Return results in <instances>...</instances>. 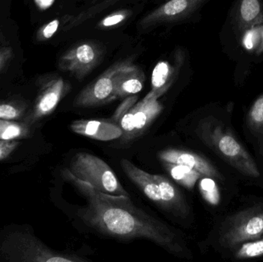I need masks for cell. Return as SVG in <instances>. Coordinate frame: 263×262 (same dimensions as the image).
<instances>
[{"label":"cell","mask_w":263,"mask_h":262,"mask_svg":"<svg viewBox=\"0 0 263 262\" xmlns=\"http://www.w3.org/2000/svg\"><path fill=\"white\" fill-rule=\"evenodd\" d=\"M263 237V198L250 197L222 215L212 243L223 256L242 243Z\"/></svg>","instance_id":"cell-3"},{"label":"cell","mask_w":263,"mask_h":262,"mask_svg":"<svg viewBox=\"0 0 263 262\" xmlns=\"http://www.w3.org/2000/svg\"><path fill=\"white\" fill-rule=\"evenodd\" d=\"M120 166L128 178L143 192L144 195L155 204L162 208L160 189L155 179L154 175L136 167L127 159H122Z\"/></svg>","instance_id":"cell-13"},{"label":"cell","mask_w":263,"mask_h":262,"mask_svg":"<svg viewBox=\"0 0 263 262\" xmlns=\"http://www.w3.org/2000/svg\"><path fill=\"white\" fill-rule=\"evenodd\" d=\"M35 3L40 7L43 8V9H46V8H48L52 5V3H53V0H35Z\"/></svg>","instance_id":"cell-28"},{"label":"cell","mask_w":263,"mask_h":262,"mask_svg":"<svg viewBox=\"0 0 263 262\" xmlns=\"http://www.w3.org/2000/svg\"><path fill=\"white\" fill-rule=\"evenodd\" d=\"M69 128L77 135L98 141H112L121 138L123 135L121 127L114 120H75L71 123Z\"/></svg>","instance_id":"cell-12"},{"label":"cell","mask_w":263,"mask_h":262,"mask_svg":"<svg viewBox=\"0 0 263 262\" xmlns=\"http://www.w3.org/2000/svg\"><path fill=\"white\" fill-rule=\"evenodd\" d=\"M160 94L150 92L142 101L132 106L123 115L119 125L123 131L121 142L124 144L143 135L162 112L163 106L158 98Z\"/></svg>","instance_id":"cell-6"},{"label":"cell","mask_w":263,"mask_h":262,"mask_svg":"<svg viewBox=\"0 0 263 262\" xmlns=\"http://www.w3.org/2000/svg\"><path fill=\"white\" fill-rule=\"evenodd\" d=\"M130 14L131 12L129 10L118 11V12H114L103 18L99 23L98 26L101 28H108L116 26V25L120 24L122 22L124 21Z\"/></svg>","instance_id":"cell-24"},{"label":"cell","mask_w":263,"mask_h":262,"mask_svg":"<svg viewBox=\"0 0 263 262\" xmlns=\"http://www.w3.org/2000/svg\"><path fill=\"white\" fill-rule=\"evenodd\" d=\"M17 140H0V161L6 159L18 147Z\"/></svg>","instance_id":"cell-25"},{"label":"cell","mask_w":263,"mask_h":262,"mask_svg":"<svg viewBox=\"0 0 263 262\" xmlns=\"http://www.w3.org/2000/svg\"><path fill=\"white\" fill-rule=\"evenodd\" d=\"M144 78L137 68L132 66L119 75L116 84V98H124L139 93L143 88Z\"/></svg>","instance_id":"cell-16"},{"label":"cell","mask_w":263,"mask_h":262,"mask_svg":"<svg viewBox=\"0 0 263 262\" xmlns=\"http://www.w3.org/2000/svg\"><path fill=\"white\" fill-rule=\"evenodd\" d=\"M60 21L58 18L42 26L36 32V40L44 42L52 38L60 27Z\"/></svg>","instance_id":"cell-23"},{"label":"cell","mask_w":263,"mask_h":262,"mask_svg":"<svg viewBox=\"0 0 263 262\" xmlns=\"http://www.w3.org/2000/svg\"><path fill=\"white\" fill-rule=\"evenodd\" d=\"M236 28L240 32L252 29L263 21L262 0H238L234 15Z\"/></svg>","instance_id":"cell-15"},{"label":"cell","mask_w":263,"mask_h":262,"mask_svg":"<svg viewBox=\"0 0 263 262\" xmlns=\"http://www.w3.org/2000/svg\"><path fill=\"white\" fill-rule=\"evenodd\" d=\"M170 75V65L166 62L158 63L152 76V92L162 95L168 89Z\"/></svg>","instance_id":"cell-22"},{"label":"cell","mask_w":263,"mask_h":262,"mask_svg":"<svg viewBox=\"0 0 263 262\" xmlns=\"http://www.w3.org/2000/svg\"><path fill=\"white\" fill-rule=\"evenodd\" d=\"M63 177L78 189L86 206L79 211L82 221L103 235L122 240L146 239L167 252H183L182 241L170 226L136 207L129 196H117L97 190L76 178L68 169Z\"/></svg>","instance_id":"cell-1"},{"label":"cell","mask_w":263,"mask_h":262,"mask_svg":"<svg viewBox=\"0 0 263 262\" xmlns=\"http://www.w3.org/2000/svg\"><path fill=\"white\" fill-rule=\"evenodd\" d=\"M14 50L11 46L0 48V73L14 58Z\"/></svg>","instance_id":"cell-27"},{"label":"cell","mask_w":263,"mask_h":262,"mask_svg":"<svg viewBox=\"0 0 263 262\" xmlns=\"http://www.w3.org/2000/svg\"><path fill=\"white\" fill-rule=\"evenodd\" d=\"M31 126L24 122L0 119V140H16L30 135Z\"/></svg>","instance_id":"cell-19"},{"label":"cell","mask_w":263,"mask_h":262,"mask_svg":"<svg viewBox=\"0 0 263 262\" xmlns=\"http://www.w3.org/2000/svg\"><path fill=\"white\" fill-rule=\"evenodd\" d=\"M38 95L32 109L23 122L29 126L51 115L61 100L67 95L71 86L66 80L57 75H46L37 80Z\"/></svg>","instance_id":"cell-7"},{"label":"cell","mask_w":263,"mask_h":262,"mask_svg":"<svg viewBox=\"0 0 263 262\" xmlns=\"http://www.w3.org/2000/svg\"><path fill=\"white\" fill-rule=\"evenodd\" d=\"M119 1H120V0H103L101 3H98V4L92 6L89 9L80 12L77 16L72 17L71 19H69V23L66 25L65 30L68 31L69 29L77 27V26H80L85 22L98 15L100 12L104 11L105 9H109L112 5L116 4Z\"/></svg>","instance_id":"cell-21"},{"label":"cell","mask_w":263,"mask_h":262,"mask_svg":"<svg viewBox=\"0 0 263 262\" xmlns=\"http://www.w3.org/2000/svg\"><path fill=\"white\" fill-rule=\"evenodd\" d=\"M207 0H168L139 22V27L148 29L161 24L176 23L191 16Z\"/></svg>","instance_id":"cell-10"},{"label":"cell","mask_w":263,"mask_h":262,"mask_svg":"<svg viewBox=\"0 0 263 262\" xmlns=\"http://www.w3.org/2000/svg\"><path fill=\"white\" fill-rule=\"evenodd\" d=\"M27 103L20 100L0 102V119L23 121L29 112Z\"/></svg>","instance_id":"cell-20"},{"label":"cell","mask_w":263,"mask_h":262,"mask_svg":"<svg viewBox=\"0 0 263 262\" xmlns=\"http://www.w3.org/2000/svg\"><path fill=\"white\" fill-rule=\"evenodd\" d=\"M195 134L242 183L263 189V169L235 131L232 104L199 118Z\"/></svg>","instance_id":"cell-2"},{"label":"cell","mask_w":263,"mask_h":262,"mask_svg":"<svg viewBox=\"0 0 263 262\" xmlns=\"http://www.w3.org/2000/svg\"><path fill=\"white\" fill-rule=\"evenodd\" d=\"M160 189L162 208L176 216L185 218L190 213V208L177 187L168 178L154 175Z\"/></svg>","instance_id":"cell-14"},{"label":"cell","mask_w":263,"mask_h":262,"mask_svg":"<svg viewBox=\"0 0 263 262\" xmlns=\"http://www.w3.org/2000/svg\"><path fill=\"white\" fill-rule=\"evenodd\" d=\"M136 100H137V97L136 96H131L126 98V99L119 106L117 111H116L114 116H112V120L118 123V122L120 121V118L123 117V115L130 109L132 106H134Z\"/></svg>","instance_id":"cell-26"},{"label":"cell","mask_w":263,"mask_h":262,"mask_svg":"<svg viewBox=\"0 0 263 262\" xmlns=\"http://www.w3.org/2000/svg\"><path fill=\"white\" fill-rule=\"evenodd\" d=\"M2 40H3V32H2L1 29H0V43H1Z\"/></svg>","instance_id":"cell-29"},{"label":"cell","mask_w":263,"mask_h":262,"mask_svg":"<svg viewBox=\"0 0 263 262\" xmlns=\"http://www.w3.org/2000/svg\"><path fill=\"white\" fill-rule=\"evenodd\" d=\"M243 131L263 169V93L254 100L244 115Z\"/></svg>","instance_id":"cell-11"},{"label":"cell","mask_w":263,"mask_h":262,"mask_svg":"<svg viewBox=\"0 0 263 262\" xmlns=\"http://www.w3.org/2000/svg\"><path fill=\"white\" fill-rule=\"evenodd\" d=\"M132 66L133 64L129 63H118L103 72L76 97L73 102L74 107H94L116 99L117 78L122 72Z\"/></svg>","instance_id":"cell-8"},{"label":"cell","mask_w":263,"mask_h":262,"mask_svg":"<svg viewBox=\"0 0 263 262\" xmlns=\"http://www.w3.org/2000/svg\"><path fill=\"white\" fill-rule=\"evenodd\" d=\"M1 252L5 259L9 261H88L78 255L55 252L28 232H15L8 235L2 245Z\"/></svg>","instance_id":"cell-4"},{"label":"cell","mask_w":263,"mask_h":262,"mask_svg":"<svg viewBox=\"0 0 263 262\" xmlns=\"http://www.w3.org/2000/svg\"><path fill=\"white\" fill-rule=\"evenodd\" d=\"M68 170L76 178L89 183L100 192L129 197L109 165L96 155L79 152L72 158Z\"/></svg>","instance_id":"cell-5"},{"label":"cell","mask_w":263,"mask_h":262,"mask_svg":"<svg viewBox=\"0 0 263 262\" xmlns=\"http://www.w3.org/2000/svg\"><path fill=\"white\" fill-rule=\"evenodd\" d=\"M103 57V49L100 44L92 41L83 42L62 55L58 67L81 80L101 63Z\"/></svg>","instance_id":"cell-9"},{"label":"cell","mask_w":263,"mask_h":262,"mask_svg":"<svg viewBox=\"0 0 263 262\" xmlns=\"http://www.w3.org/2000/svg\"><path fill=\"white\" fill-rule=\"evenodd\" d=\"M163 164L172 178L176 183L182 185L188 189H193L196 186V183L205 177L197 171L183 165L168 163H163Z\"/></svg>","instance_id":"cell-17"},{"label":"cell","mask_w":263,"mask_h":262,"mask_svg":"<svg viewBox=\"0 0 263 262\" xmlns=\"http://www.w3.org/2000/svg\"><path fill=\"white\" fill-rule=\"evenodd\" d=\"M225 257L231 261H245L263 258V237L242 243Z\"/></svg>","instance_id":"cell-18"}]
</instances>
